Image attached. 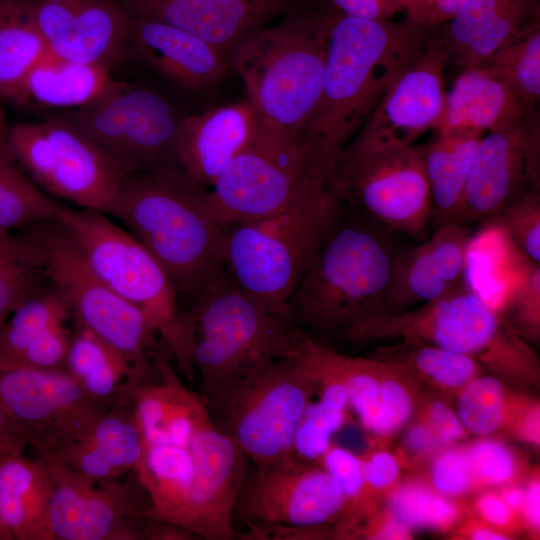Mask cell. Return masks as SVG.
<instances>
[{"instance_id":"obj_1","label":"cell","mask_w":540,"mask_h":540,"mask_svg":"<svg viewBox=\"0 0 540 540\" xmlns=\"http://www.w3.org/2000/svg\"><path fill=\"white\" fill-rule=\"evenodd\" d=\"M326 60L321 96L305 137L316 165L332 174L343 148L434 30L408 19L325 16Z\"/></svg>"},{"instance_id":"obj_2","label":"cell","mask_w":540,"mask_h":540,"mask_svg":"<svg viewBox=\"0 0 540 540\" xmlns=\"http://www.w3.org/2000/svg\"><path fill=\"white\" fill-rule=\"evenodd\" d=\"M116 217L161 265L184 310L224 272L226 228L208 188L182 168L125 173Z\"/></svg>"},{"instance_id":"obj_3","label":"cell","mask_w":540,"mask_h":540,"mask_svg":"<svg viewBox=\"0 0 540 540\" xmlns=\"http://www.w3.org/2000/svg\"><path fill=\"white\" fill-rule=\"evenodd\" d=\"M306 333L284 311L244 292L224 272L181 312L179 368L198 371L204 399L262 363L298 355Z\"/></svg>"},{"instance_id":"obj_4","label":"cell","mask_w":540,"mask_h":540,"mask_svg":"<svg viewBox=\"0 0 540 540\" xmlns=\"http://www.w3.org/2000/svg\"><path fill=\"white\" fill-rule=\"evenodd\" d=\"M326 60L325 16L291 7L231 52L258 126L283 142L305 138L321 96Z\"/></svg>"},{"instance_id":"obj_5","label":"cell","mask_w":540,"mask_h":540,"mask_svg":"<svg viewBox=\"0 0 540 540\" xmlns=\"http://www.w3.org/2000/svg\"><path fill=\"white\" fill-rule=\"evenodd\" d=\"M344 209L330 178L312 175L280 210L225 230V272L256 300L286 312L291 293Z\"/></svg>"},{"instance_id":"obj_6","label":"cell","mask_w":540,"mask_h":540,"mask_svg":"<svg viewBox=\"0 0 540 540\" xmlns=\"http://www.w3.org/2000/svg\"><path fill=\"white\" fill-rule=\"evenodd\" d=\"M380 226L344 209L286 303L297 327L345 331L381 310L396 251Z\"/></svg>"},{"instance_id":"obj_7","label":"cell","mask_w":540,"mask_h":540,"mask_svg":"<svg viewBox=\"0 0 540 540\" xmlns=\"http://www.w3.org/2000/svg\"><path fill=\"white\" fill-rule=\"evenodd\" d=\"M318 385V366L306 334L298 355L255 366L204 401L215 424L253 464L270 463L291 457L296 431Z\"/></svg>"},{"instance_id":"obj_8","label":"cell","mask_w":540,"mask_h":540,"mask_svg":"<svg viewBox=\"0 0 540 540\" xmlns=\"http://www.w3.org/2000/svg\"><path fill=\"white\" fill-rule=\"evenodd\" d=\"M22 229L38 248L45 275L65 302L72 323L92 331L136 364L153 367L156 353L165 347L157 328L95 274L70 230L58 220Z\"/></svg>"},{"instance_id":"obj_9","label":"cell","mask_w":540,"mask_h":540,"mask_svg":"<svg viewBox=\"0 0 540 540\" xmlns=\"http://www.w3.org/2000/svg\"><path fill=\"white\" fill-rule=\"evenodd\" d=\"M344 334L351 340L419 339L498 367L526 365L532 357L495 307L467 284L413 310L369 314Z\"/></svg>"},{"instance_id":"obj_10","label":"cell","mask_w":540,"mask_h":540,"mask_svg":"<svg viewBox=\"0 0 540 540\" xmlns=\"http://www.w3.org/2000/svg\"><path fill=\"white\" fill-rule=\"evenodd\" d=\"M6 142L28 176L49 196L117 216L126 171L67 121L54 117L7 129Z\"/></svg>"},{"instance_id":"obj_11","label":"cell","mask_w":540,"mask_h":540,"mask_svg":"<svg viewBox=\"0 0 540 540\" xmlns=\"http://www.w3.org/2000/svg\"><path fill=\"white\" fill-rule=\"evenodd\" d=\"M56 220L76 238L95 274L149 317L175 359L181 345L182 310L175 288L157 260L105 213L62 205Z\"/></svg>"},{"instance_id":"obj_12","label":"cell","mask_w":540,"mask_h":540,"mask_svg":"<svg viewBox=\"0 0 540 540\" xmlns=\"http://www.w3.org/2000/svg\"><path fill=\"white\" fill-rule=\"evenodd\" d=\"M330 183L346 206L391 230L417 238L431 219L424 145H346L337 157Z\"/></svg>"},{"instance_id":"obj_13","label":"cell","mask_w":540,"mask_h":540,"mask_svg":"<svg viewBox=\"0 0 540 540\" xmlns=\"http://www.w3.org/2000/svg\"><path fill=\"white\" fill-rule=\"evenodd\" d=\"M125 171H165L181 168L175 154L182 117L160 93L118 80L96 102L59 115Z\"/></svg>"},{"instance_id":"obj_14","label":"cell","mask_w":540,"mask_h":540,"mask_svg":"<svg viewBox=\"0 0 540 540\" xmlns=\"http://www.w3.org/2000/svg\"><path fill=\"white\" fill-rule=\"evenodd\" d=\"M316 174L323 175L316 169V151L306 137L283 142L258 126L208 188L209 199L227 229L280 210Z\"/></svg>"},{"instance_id":"obj_15","label":"cell","mask_w":540,"mask_h":540,"mask_svg":"<svg viewBox=\"0 0 540 540\" xmlns=\"http://www.w3.org/2000/svg\"><path fill=\"white\" fill-rule=\"evenodd\" d=\"M41 460L51 478L54 540H143L151 504L136 470L119 479L92 480Z\"/></svg>"},{"instance_id":"obj_16","label":"cell","mask_w":540,"mask_h":540,"mask_svg":"<svg viewBox=\"0 0 540 540\" xmlns=\"http://www.w3.org/2000/svg\"><path fill=\"white\" fill-rule=\"evenodd\" d=\"M0 405L37 456L76 435L111 406L89 396L64 370L17 364L1 355Z\"/></svg>"},{"instance_id":"obj_17","label":"cell","mask_w":540,"mask_h":540,"mask_svg":"<svg viewBox=\"0 0 540 540\" xmlns=\"http://www.w3.org/2000/svg\"><path fill=\"white\" fill-rule=\"evenodd\" d=\"M346 502L339 482L321 466L293 457L254 464L238 496L234 525L324 526Z\"/></svg>"},{"instance_id":"obj_18","label":"cell","mask_w":540,"mask_h":540,"mask_svg":"<svg viewBox=\"0 0 540 540\" xmlns=\"http://www.w3.org/2000/svg\"><path fill=\"white\" fill-rule=\"evenodd\" d=\"M535 191H540L539 110L483 134L457 221L486 222Z\"/></svg>"},{"instance_id":"obj_19","label":"cell","mask_w":540,"mask_h":540,"mask_svg":"<svg viewBox=\"0 0 540 540\" xmlns=\"http://www.w3.org/2000/svg\"><path fill=\"white\" fill-rule=\"evenodd\" d=\"M451 53L437 28L423 51L392 81L347 145L394 148L434 130L444 107V70Z\"/></svg>"},{"instance_id":"obj_20","label":"cell","mask_w":540,"mask_h":540,"mask_svg":"<svg viewBox=\"0 0 540 540\" xmlns=\"http://www.w3.org/2000/svg\"><path fill=\"white\" fill-rule=\"evenodd\" d=\"M188 449L194 475L180 526L199 539H235L234 512L248 456L212 418L193 435Z\"/></svg>"},{"instance_id":"obj_21","label":"cell","mask_w":540,"mask_h":540,"mask_svg":"<svg viewBox=\"0 0 540 540\" xmlns=\"http://www.w3.org/2000/svg\"><path fill=\"white\" fill-rule=\"evenodd\" d=\"M51 53L109 69L130 54L129 12L118 0H29Z\"/></svg>"},{"instance_id":"obj_22","label":"cell","mask_w":540,"mask_h":540,"mask_svg":"<svg viewBox=\"0 0 540 540\" xmlns=\"http://www.w3.org/2000/svg\"><path fill=\"white\" fill-rule=\"evenodd\" d=\"M471 237L464 224H440L423 243L396 251L383 313H397L439 299L466 283ZM376 313V312H375Z\"/></svg>"},{"instance_id":"obj_23","label":"cell","mask_w":540,"mask_h":540,"mask_svg":"<svg viewBox=\"0 0 540 540\" xmlns=\"http://www.w3.org/2000/svg\"><path fill=\"white\" fill-rule=\"evenodd\" d=\"M131 14L190 33L225 55L247 36L288 12L295 0H118Z\"/></svg>"},{"instance_id":"obj_24","label":"cell","mask_w":540,"mask_h":540,"mask_svg":"<svg viewBox=\"0 0 540 540\" xmlns=\"http://www.w3.org/2000/svg\"><path fill=\"white\" fill-rule=\"evenodd\" d=\"M142 452L131 396L114 403L76 435L37 457L92 480H113L135 470Z\"/></svg>"},{"instance_id":"obj_25","label":"cell","mask_w":540,"mask_h":540,"mask_svg":"<svg viewBox=\"0 0 540 540\" xmlns=\"http://www.w3.org/2000/svg\"><path fill=\"white\" fill-rule=\"evenodd\" d=\"M129 44L151 70L187 90L220 83L226 55L202 39L159 20L131 14Z\"/></svg>"},{"instance_id":"obj_26","label":"cell","mask_w":540,"mask_h":540,"mask_svg":"<svg viewBox=\"0 0 540 540\" xmlns=\"http://www.w3.org/2000/svg\"><path fill=\"white\" fill-rule=\"evenodd\" d=\"M72 331L70 312L49 283L0 324V355L17 364L65 371Z\"/></svg>"},{"instance_id":"obj_27","label":"cell","mask_w":540,"mask_h":540,"mask_svg":"<svg viewBox=\"0 0 540 540\" xmlns=\"http://www.w3.org/2000/svg\"><path fill=\"white\" fill-rule=\"evenodd\" d=\"M257 129L247 100L182 117L175 144L177 161L192 180L210 188Z\"/></svg>"},{"instance_id":"obj_28","label":"cell","mask_w":540,"mask_h":540,"mask_svg":"<svg viewBox=\"0 0 540 540\" xmlns=\"http://www.w3.org/2000/svg\"><path fill=\"white\" fill-rule=\"evenodd\" d=\"M334 359L346 388L349 409L367 431L386 436L409 421L414 403L398 365L384 359L351 358L336 352Z\"/></svg>"},{"instance_id":"obj_29","label":"cell","mask_w":540,"mask_h":540,"mask_svg":"<svg viewBox=\"0 0 540 540\" xmlns=\"http://www.w3.org/2000/svg\"><path fill=\"white\" fill-rule=\"evenodd\" d=\"M531 113L504 77L487 63H481L462 69L446 92L443 111L433 131L484 134Z\"/></svg>"},{"instance_id":"obj_30","label":"cell","mask_w":540,"mask_h":540,"mask_svg":"<svg viewBox=\"0 0 540 540\" xmlns=\"http://www.w3.org/2000/svg\"><path fill=\"white\" fill-rule=\"evenodd\" d=\"M72 325L65 371L95 400L113 405L154 377L155 364L142 367L92 331Z\"/></svg>"},{"instance_id":"obj_31","label":"cell","mask_w":540,"mask_h":540,"mask_svg":"<svg viewBox=\"0 0 540 540\" xmlns=\"http://www.w3.org/2000/svg\"><path fill=\"white\" fill-rule=\"evenodd\" d=\"M117 82L106 66L67 60L47 51L25 77L15 101L75 110L96 102Z\"/></svg>"},{"instance_id":"obj_32","label":"cell","mask_w":540,"mask_h":540,"mask_svg":"<svg viewBox=\"0 0 540 540\" xmlns=\"http://www.w3.org/2000/svg\"><path fill=\"white\" fill-rule=\"evenodd\" d=\"M51 478L41 459L7 454L0 466L1 516L12 540H54L50 527Z\"/></svg>"},{"instance_id":"obj_33","label":"cell","mask_w":540,"mask_h":540,"mask_svg":"<svg viewBox=\"0 0 540 540\" xmlns=\"http://www.w3.org/2000/svg\"><path fill=\"white\" fill-rule=\"evenodd\" d=\"M310 347L319 371V385L296 431L291 457L317 462L331 446V438L348 415L346 388L337 370L334 350L310 337Z\"/></svg>"},{"instance_id":"obj_34","label":"cell","mask_w":540,"mask_h":540,"mask_svg":"<svg viewBox=\"0 0 540 540\" xmlns=\"http://www.w3.org/2000/svg\"><path fill=\"white\" fill-rule=\"evenodd\" d=\"M483 133H435L424 145V166L429 187L431 218L440 224L458 222L463 194Z\"/></svg>"},{"instance_id":"obj_35","label":"cell","mask_w":540,"mask_h":540,"mask_svg":"<svg viewBox=\"0 0 540 540\" xmlns=\"http://www.w3.org/2000/svg\"><path fill=\"white\" fill-rule=\"evenodd\" d=\"M142 444L135 470L149 496V517L180 526L194 475L188 446Z\"/></svg>"},{"instance_id":"obj_36","label":"cell","mask_w":540,"mask_h":540,"mask_svg":"<svg viewBox=\"0 0 540 540\" xmlns=\"http://www.w3.org/2000/svg\"><path fill=\"white\" fill-rule=\"evenodd\" d=\"M47 51L29 0H0V97L15 101L25 77Z\"/></svg>"},{"instance_id":"obj_37","label":"cell","mask_w":540,"mask_h":540,"mask_svg":"<svg viewBox=\"0 0 540 540\" xmlns=\"http://www.w3.org/2000/svg\"><path fill=\"white\" fill-rule=\"evenodd\" d=\"M5 135L0 137V233L56 220L62 205L46 194L22 169Z\"/></svg>"},{"instance_id":"obj_38","label":"cell","mask_w":540,"mask_h":540,"mask_svg":"<svg viewBox=\"0 0 540 540\" xmlns=\"http://www.w3.org/2000/svg\"><path fill=\"white\" fill-rule=\"evenodd\" d=\"M48 284L36 245L24 235L0 233V324L23 300Z\"/></svg>"},{"instance_id":"obj_39","label":"cell","mask_w":540,"mask_h":540,"mask_svg":"<svg viewBox=\"0 0 540 540\" xmlns=\"http://www.w3.org/2000/svg\"><path fill=\"white\" fill-rule=\"evenodd\" d=\"M390 358L402 368H409L446 390H461L480 373L473 357L419 340L404 338L389 350Z\"/></svg>"},{"instance_id":"obj_40","label":"cell","mask_w":540,"mask_h":540,"mask_svg":"<svg viewBox=\"0 0 540 540\" xmlns=\"http://www.w3.org/2000/svg\"><path fill=\"white\" fill-rule=\"evenodd\" d=\"M487 63L515 90L530 112H535L540 96V21L534 19Z\"/></svg>"},{"instance_id":"obj_41","label":"cell","mask_w":540,"mask_h":540,"mask_svg":"<svg viewBox=\"0 0 540 540\" xmlns=\"http://www.w3.org/2000/svg\"><path fill=\"white\" fill-rule=\"evenodd\" d=\"M388 508L391 517L410 529H448L460 515L449 497L417 482H407L392 490Z\"/></svg>"},{"instance_id":"obj_42","label":"cell","mask_w":540,"mask_h":540,"mask_svg":"<svg viewBox=\"0 0 540 540\" xmlns=\"http://www.w3.org/2000/svg\"><path fill=\"white\" fill-rule=\"evenodd\" d=\"M536 18L538 0H506L486 28L453 59L454 63L462 69L483 63Z\"/></svg>"},{"instance_id":"obj_43","label":"cell","mask_w":540,"mask_h":540,"mask_svg":"<svg viewBox=\"0 0 540 540\" xmlns=\"http://www.w3.org/2000/svg\"><path fill=\"white\" fill-rule=\"evenodd\" d=\"M507 413L506 392L495 377L478 375L460 390L457 415L467 432L489 435L503 426Z\"/></svg>"},{"instance_id":"obj_44","label":"cell","mask_w":540,"mask_h":540,"mask_svg":"<svg viewBox=\"0 0 540 540\" xmlns=\"http://www.w3.org/2000/svg\"><path fill=\"white\" fill-rule=\"evenodd\" d=\"M484 223L501 230L524 258L540 264V191L521 197Z\"/></svg>"},{"instance_id":"obj_45","label":"cell","mask_w":540,"mask_h":540,"mask_svg":"<svg viewBox=\"0 0 540 540\" xmlns=\"http://www.w3.org/2000/svg\"><path fill=\"white\" fill-rule=\"evenodd\" d=\"M498 314L512 320L529 338L539 335L540 265L525 258L503 301Z\"/></svg>"},{"instance_id":"obj_46","label":"cell","mask_w":540,"mask_h":540,"mask_svg":"<svg viewBox=\"0 0 540 540\" xmlns=\"http://www.w3.org/2000/svg\"><path fill=\"white\" fill-rule=\"evenodd\" d=\"M506 0H468L438 31L451 53H462L486 28Z\"/></svg>"},{"instance_id":"obj_47","label":"cell","mask_w":540,"mask_h":540,"mask_svg":"<svg viewBox=\"0 0 540 540\" xmlns=\"http://www.w3.org/2000/svg\"><path fill=\"white\" fill-rule=\"evenodd\" d=\"M317 462L339 482L345 493L347 502L341 515L345 518L354 516L366 494L362 459L331 444Z\"/></svg>"},{"instance_id":"obj_48","label":"cell","mask_w":540,"mask_h":540,"mask_svg":"<svg viewBox=\"0 0 540 540\" xmlns=\"http://www.w3.org/2000/svg\"><path fill=\"white\" fill-rule=\"evenodd\" d=\"M430 476L433 488L449 498L478 486L467 448H447L439 452L432 461Z\"/></svg>"},{"instance_id":"obj_49","label":"cell","mask_w":540,"mask_h":540,"mask_svg":"<svg viewBox=\"0 0 540 540\" xmlns=\"http://www.w3.org/2000/svg\"><path fill=\"white\" fill-rule=\"evenodd\" d=\"M478 486L504 485L517 472V461L512 451L496 440L484 439L467 448Z\"/></svg>"},{"instance_id":"obj_50","label":"cell","mask_w":540,"mask_h":540,"mask_svg":"<svg viewBox=\"0 0 540 540\" xmlns=\"http://www.w3.org/2000/svg\"><path fill=\"white\" fill-rule=\"evenodd\" d=\"M468 0H406V19L433 29L449 21Z\"/></svg>"},{"instance_id":"obj_51","label":"cell","mask_w":540,"mask_h":540,"mask_svg":"<svg viewBox=\"0 0 540 540\" xmlns=\"http://www.w3.org/2000/svg\"><path fill=\"white\" fill-rule=\"evenodd\" d=\"M341 14L371 20L390 19L404 11L406 0H331Z\"/></svg>"},{"instance_id":"obj_52","label":"cell","mask_w":540,"mask_h":540,"mask_svg":"<svg viewBox=\"0 0 540 540\" xmlns=\"http://www.w3.org/2000/svg\"><path fill=\"white\" fill-rule=\"evenodd\" d=\"M363 461V471L366 490L372 488L381 490L391 486L400 473L396 458L386 451H376Z\"/></svg>"},{"instance_id":"obj_53","label":"cell","mask_w":540,"mask_h":540,"mask_svg":"<svg viewBox=\"0 0 540 540\" xmlns=\"http://www.w3.org/2000/svg\"><path fill=\"white\" fill-rule=\"evenodd\" d=\"M425 420L432 427L441 446L462 439L467 432L458 415L441 401L429 406Z\"/></svg>"},{"instance_id":"obj_54","label":"cell","mask_w":540,"mask_h":540,"mask_svg":"<svg viewBox=\"0 0 540 540\" xmlns=\"http://www.w3.org/2000/svg\"><path fill=\"white\" fill-rule=\"evenodd\" d=\"M476 508L482 519L493 527L504 528L512 523L513 512L499 495H481L476 502Z\"/></svg>"},{"instance_id":"obj_55","label":"cell","mask_w":540,"mask_h":540,"mask_svg":"<svg viewBox=\"0 0 540 540\" xmlns=\"http://www.w3.org/2000/svg\"><path fill=\"white\" fill-rule=\"evenodd\" d=\"M405 445L414 454H424L441 446L432 427L425 419L413 424L408 429Z\"/></svg>"},{"instance_id":"obj_56","label":"cell","mask_w":540,"mask_h":540,"mask_svg":"<svg viewBox=\"0 0 540 540\" xmlns=\"http://www.w3.org/2000/svg\"><path fill=\"white\" fill-rule=\"evenodd\" d=\"M27 446L26 440L0 405V453H23Z\"/></svg>"},{"instance_id":"obj_57","label":"cell","mask_w":540,"mask_h":540,"mask_svg":"<svg viewBox=\"0 0 540 540\" xmlns=\"http://www.w3.org/2000/svg\"><path fill=\"white\" fill-rule=\"evenodd\" d=\"M521 512L527 524L533 529L540 526V484L534 480L529 483L524 491V500Z\"/></svg>"},{"instance_id":"obj_58","label":"cell","mask_w":540,"mask_h":540,"mask_svg":"<svg viewBox=\"0 0 540 540\" xmlns=\"http://www.w3.org/2000/svg\"><path fill=\"white\" fill-rule=\"evenodd\" d=\"M369 535L372 539H408L411 536V529L402 522L391 517L376 528H371Z\"/></svg>"},{"instance_id":"obj_59","label":"cell","mask_w":540,"mask_h":540,"mask_svg":"<svg viewBox=\"0 0 540 540\" xmlns=\"http://www.w3.org/2000/svg\"><path fill=\"white\" fill-rule=\"evenodd\" d=\"M518 432L520 436L533 444L539 442V408L533 407L526 411L519 420Z\"/></svg>"},{"instance_id":"obj_60","label":"cell","mask_w":540,"mask_h":540,"mask_svg":"<svg viewBox=\"0 0 540 540\" xmlns=\"http://www.w3.org/2000/svg\"><path fill=\"white\" fill-rule=\"evenodd\" d=\"M500 497L513 513L521 511L524 500V491L522 489L514 486L506 487L502 490Z\"/></svg>"},{"instance_id":"obj_61","label":"cell","mask_w":540,"mask_h":540,"mask_svg":"<svg viewBox=\"0 0 540 540\" xmlns=\"http://www.w3.org/2000/svg\"><path fill=\"white\" fill-rule=\"evenodd\" d=\"M468 536L473 540H503L506 535L485 525H473L468 530Z\"/></svg>"},{"instance_id":"obj_62","label":"cell","mask_w":540,"mask_h":540,"mask_svg":"<svg viewBox=\"0 0 540 540\" xmlns=\"http://www.w3.org/2000/svg\"><path fill=\"white\" fill-rule=\"evenodd\" d=\"M6 455L7 454H5V453H0V466H1V462H2L3 458ZM0 540H12L11 535L9 534L7 528L4 525V522H3V519H2V516H1V508H0Z\"/></svg>"},{"instance_id":"obj_63","label":"cell","mask_w":540,"mask_h":540,"mask_svg":"<svg viewBox=\"0 0 540 540\" xmlns=\"http://www.w3.org/2000/svg\"><path fill=\"white\" fill-rule=\"evenodd\" d=\"M7 132L4 112L0 107V137L4 136Z\"/></svg>"}]
</instances>
